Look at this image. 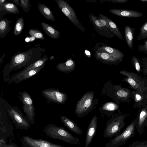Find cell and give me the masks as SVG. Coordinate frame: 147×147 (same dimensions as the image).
Returning <instances> with one entry per match:
<instances>
[{
    "mask_svg": "<svg viewBox=\"0 0 147 147\" xmlns=\"http://www.w3.org/2000/svg\"><path fill=\"white\" fill-rule=\"evenodd\" d=\"M40 24L45 32L50 37L54 39L60 37V33L58 30L44 22H41Z\"/></svg>",
    "mask_w": 147,
    "mask_h": 147,
    "instance_id": "603a6c76",
    "label": "cell"
},
{
    "mask_svg": "<svg viewBox=\"0 0 147 147\" xmlns=\"http://www.w3.org/2000/svg\"><path fill=\"white\" fill-rule=\"evenodd\" d=\"M76 63L71 58L67 59L65 62L59 63L56 66L57 70L60 72L69 73L75 69Z\"/></svg>",
    "mask_w": 147,
    "mask_h": 147,
    "instance_id": "d6986e66",
    "label": "cell"
},
{
    "mask_svg": "<svg viewBox=\"0 0 147 147\" xmlns=\"http://www.w3.org/2000/svg\"><path fill=\"white\" fill-rule=\"evenodd\" d=\"M89 18L95 30L100 35L110 38L115 37L108 24L104 20L91 14H89Z\"/></svg>",
    "mask_w": 147,
    "mask_h": 147,
    "instance_id": "9c48e42d",
    "label": "cell"
},
{
    "mask_svg": "<svg viewBox=\"0 0 147 147\" xmlns=\"http://www.w3.org/2000/svg\"><path fill=\"white\" fill-rule=\"evenodd\" d=\"M129 115L113 114L107 122L103 136L105 138H110L119 134L125 125L124 120Z\"/></svg>",
    "mask_w": 147,
    "mask_h": 147,
    "instance_id": "5b68a950",
    "label": "cell"
},
{
    "mask_svg": "<svg viewBox=\"0 0 147 147\" xmlns=\"http://www.w3.org/2000/svg\"><path fill=\"white\" fill-rule=\"evenodd\" d=\"M12 21L6 18H0V38H3L10 31V24Z\"/></svg>",
    "mask_w": 147,
    "mask_h": 147,
    "instance_id": "4316f807",
    "label": "cell"
},
{
    "mask_svg": "<svg viewBox=\"0 0 147 147\" xmlns=\"http://www.w3.org/2000/svg\"><path fill=\"white\" fill-rule=\"evenodd\" d=\"M18 98L23 103L22 107L26 117L31 124L35 123V109L30 95L25 91L19 93Z\"/></svg>",
    "mask_w": 147,
    "mask_h": 147,
    "instance_id": "8992f818",
    "label": "cell"
},
{
    "mask_svg": "<svg viewBox=\"0 0 147 147\" xmlns=\"http://www.w3.org/2000/svg\"><path fill=\"white\" fill-rule=\"evenodd\" d=\"M15 4L17 5H19L20 7H21L22 6L20 4V2H19L20 0H11Z\"/></svg>",
    "mask_w": 147,
    "mask_h": 147,
    "instance_id": "60d3db41",
    "label": "cell"
},
{
    "mask_svg": "<svg viewBox=\"0 0 147 147\" xmlns=\"http://www.w3.org/2000/svg\"><path fill=\"white\" fill-rule=\"evenodd\" d=\"M0 147H19L16 144L13 143L6 144L5 140L1 139L0 140Z\"/></svg>",
    "mask_w": 147,
    "mask_h": 147,
    "instance_id": "74e56055",
    "label": "cell"
},
{
    "mask_svg": "<svg viewBox=\"0 0 147 147\" xmlns=\"http://www.w3.org/2000/svg\"><path fill=\"white\" fill-rule=\"evenodd\" d=\"M128 0H107L106 1H109L113 3H125L127 2Z\"/></svg>",
    "mask_w": 147,
    "mask_h": 147,
    "instance_id": "ab89813d",
    "label": "cell"
},
{
    "mask_svg": "<svg viewBox=\"0 0 147 147\" xmlns=\"http://www.w3.org/2000/svg\"><path fill=\"white\" fill-rule=\"evenodd\" d=\"M41 94L47 103L52 102L63 104L65 103L68 99L67 94L60 91L57 88L45 89L42 91Z\"/></svg>",
    "mask_w": 147,
    "mask_h": 147,
    "instance_id": "ba28073f",
    "label": "cell"
},
{
    "mask_svg": "<svg viewBox=\"0 0 147 147\" xmlns=\"http://www.w3.org/2000/svg\"><path fill=\"white\" fill-rule=\"evenodd\" d=\"M45 51L40 44H36L26 51L15 53L11 58L10 62L4 67L2 76L4 82L10 80L9 75L11 71L30 65L42 57Z\"/></svg>",
    "mask_w": 147,
    "mask_h": 147,
    "instance_id": "6da1fadb",
    "label": "cell"
},
{
    "mask_svg": "<svg viewBox=\"0 0 147 147\" xmlns=\"http://www.w3.org/2000/svg\"><path fill=\"white\" fill-rule=\"evenodd\" d=\"M95 50L102 51L119 58H123L124 56V54L118 49L105 45L98 46Z\"/></svg>",
    "mask_w": 147,
    "mask_h": 147,
    "instance_id": "484cf974",
    "label": "cell"
},
{
    "mask_svg": "<svg viewBox=\"0 0 147 147\" xmlns=\"http://www.w3.org/2000/svg\"><path fill=\"white\" fill-rule=\"evenodd\" d=\"M135 147H147V145H141Z\"/></svg>",
    "mask_w": 147,
    "mask_h": 147,
    "instance_id": "ee69618b",
    "label": "cell"
},
{
    "mask_svg": "<svg viewBox=\"0 0 147 147\" xmlns=\"http://www.w3.org/2000/svg\"><path fill=\"white\" fill-rule=\"evenodd\" d=\"M24 20L21 17L16 20L13 29V34L16 36L19 35L22 31L24 26Z\"/></svg>",
    "mask_w": 147,
    "mask_h": 147,
    "instance_id": "f1b7e54d",
    "label": "cell"
},
{
    "mask_svg": "<svg viewBox=\"0 0 147 147\" xmlns=\"http://www.w3.org/2000/svg\"><path fill=\"white\" fill-rule=\"evenodd\" d=\"M99 17L104 20L107 22L111 30L113 33L115 35L120 39L124 40V39L117 25L111 20L107 16L101 13H100L99 14Z\"/></svg>",
    "mask_w": 147,
    "mask_h": 147,
    "instance_id": "7402d4cb",
    "label": "cell"
},
{
    "mask_svg": "<svg viewBox=\"0 0 147 147\" xmlns=\"http://www.w3.org/2000/svg\"><path fill=\"white\" fill-rule=\"evenodd\" d=\"M140 1L143 3H147V0H140Z\"/></svg>",
    "mask_w": 147,
    "mask_h": 147,
    "instance_id": "f6af8a7d",
    "label": "cell"
},
{
    "mask_svg": "<svg viewBox=\"0 0 147 147\" xmlns=\"http://www.w3.org/2000/svg\"><path fill=\"white\" fill-rule=\"evenodd\" d=\"M97 125L98 118L96 115H95L90 121L87 129L85 147H88L91 142L96 134Z\"/></svg>",
    "mask_w": 147,
    "mask_h": 147,
    "instance_id": "2e32d148",
    "label": "cell"
},
{
    "mask_svg": "<svg viewBox=\"0 0 147 147\" xmlns=\"http://www.w3.org/2000/svg\"><path fill=\"white\" fill-rule=\"evenodd\" d=\"M138 50L140 52H143L147 54V40L144 42V44L139 45L138 47Z\"/></svg>",
    "mask_w": 147,
    "mask_h": 147,
    "instance_id": "8d00e7d4",
    "label": "cell"
},
{
    "mask_svg": "<svg viewBox=\"0 0 147 147\" xmlns=\"http://www.w3.org/2000/svg\"><path fill=\"white\" fill-rule=\"evenodd\" d=\"M141 59L143 65L142 70L143 75L145 76L147 75V57H143Z\"/></svg>",
    "mask_w": 147,
    "mask_h": 147,
    "instance_id": "d590c367",
    "label": "cell"
},
{
    "mask_svg": "<svg viewBox=\"0 0 147 147\" xmlns=\"http://www.w3.org/2000/svg\"><path fill=\"white\" fill-rule=\"evenodd\" d=\"M48 59L46 55H44L40 59L34 62L30 65L25 67L22 70L20 71L11 76L10 80L7 84H9L12 83V81L23 74L33 69L38 67L45 63Z\"/></svg>",
    "mask_w": 147,
    "mask_h": 147,
    "instance_id": "9a60e30c",
    "label": "cell"
},
{
    "mask_svg": "<svg viewBox=\"0 0 147 147\" xmlns=\"http://www.w3.org/2000/svg\"><path fill=\"white\" fill-rule=\"evenodd\" d=\"M59 8L69 20L80 30L84 32V28L78 20L75 11L67 2L64 0H55Z\"/></svg>",
    "mask_w": 147,
    "mask_h": 147,
    "instance_id": "30bf717a",
    "label": "cell"
},
{
    "mask_svg": "<svg viewBox=\"0 0 147 147\" xmlns=\"http://www.w3.org/2000/svg\"><path fill=\"white\" fill-rule=\"evenodd\" d=\"M119 106L112 102L106 103L102 107V110L109 111H114L118 109Z\"/></svg>",
    "mask_w": 147,
    "mask_h": 147,
    "instance_id": "836d02e7",
    "label": "cell"
},
{
    "mask_svg": "<svg viewBox=\"0 0 147 147\" xmlns=\"http://www.w3.org/2000/svg\"><path fill=\"white\" fill-rule=\"evenodd\" d=\"M43 132L47 136L53 139L74 145H80L81 143L77 137H74L64 128L54 124L47 125L43 129Z\"/></svg>",
    "mask_w": 147,
    "mask_h": 147,
    "instance_id": "3957f363",
    "label": "cell"
},
{
    "mask_svg": "<svg viewBox=\"0 0 147 147\" xmlns=\"http://www.w3.org/2000/svg\"><path fill=\"white\" fill-rule=\"evenodd\" d=\"M108 11L113 14L122 17L136 18L143 16V13L140 12L127 9H112Z\"/></svg>",
    "mask_w": 147,
    "mask_h": 147,
    "instance_id": "e0dca14e",
    "label": "cell"
},
{
    "mask_svg": "<svg viewBox=\"0 0 147 147\" xmlns=\"http://www.w3.org/2000/svg\"><path fill=\"white\" fill-rule=\"evenodd\" d=\"M5 56V53L3 54L0 59V65L3 61V59Z\"/></svg>",
    "mask_w": 147,
    "mask_h": 147,
    "instance_id": "b9f144b4",
    "label": "cell"
},
{
    "mask_svg": "<svg viewBox=\"0 0 147 147\" xmlns=\"http://www.w3.org/2000/svg\"><path fill=\"white\" fill-rule=\"evenodd\" d=\"M135 121L134 120L125 130L121 134L116 136L114 138L106 144L105 147H117L121 145L130 138L134 134Z\"/></svg>",
    "mask_w": 147,
    "mask_h": 147,
    "instance_id": "8fae6325",
    "label": "cell"
},
{
    "mask_svg": "<svg viewBox=\"0 0 147 147\" xmlns=\"http://www.w3.org/2000/svg\"><path fill=\"white\" fill-rule=\"evenodd\" d=\"M37 5L38 10L46 19L50 21L55 20L52 12L47 6L44 4L41 3H38Z\"/></svg>",
    "mask_w": 147,
    "mask_h": 147,
    "instance_id": "d4e9b609",
    "label": "cell"
},
{
    "mask_svg": "<svg viewBox=\"0 0 147 147\" xmlns=\"http://www.w3.org/2000/svg\"><path fill=\"white\" fill-rule=\"evenodd\" d=\"M135 28L128 25L125 26L124 33L126 42L129 48L132 49L133 47L134 34Z\"/></svg>",
    "mask_w": 147,
    "mask_h": 147,
    "instance_id": "cb8c5ba5",
    "label": "cell"
},
{
    "mask_svg": "<svg viewBox=\"0 0 147 147\" xmlns=\"http://www.w3.org/2000/svg\"><path fill=\"white\" fill-rule=\"evenodd\" d=\"M146 99V98L144 93L139 92L135 91L133 99L134 104L133 107L140 110L141 108L143 103Z\"/></svg>",
    "mask_w": 147,
    "mask_h": 147,
    "instance_id": "83f0119b",
    "label": "cell"
},
{
    "mask_svg": "<svg viewBox=\"0 0 147 147\" xmlns=\"http://www.w3.org/2000/svg\"><path fill=\"white\" fill-rule=\"evenodd\" d=\"M95 50L94 57L96 59L104 64L117 65L123 61V58L116 57L102 51Z\"/></svg>",
    "mask_w": 147,
    "mask_h": 147,
    "instance_id": "5bb4252c",
    "label": "cell"
},
{
    "mask_svg": "<svg viewBox=\"0 0 147 147\" xmlns=\"http://www.w3.org/2000/svg\"><path fill=\"white\" fill-rule=\"evenodd\" d=\"M20 141L22 147H70L62 146L44 140L34 139L27 136H23Z\"/></svg>",
    "mask_w": 147,
    "mask_h": 147,
    "instance_id": "7c38bea8",
    "label": "cell"
},
{
    "mask_svg": "<svg viewBox=\"0 0 147 147\" xmlns=\"http://www.w3.org/2000/svg\"><path fill=\"white\" fill-rule=\"evenodd\" d=\"M121 85H115L114 88V98L116 102L129 103L134 99L135 90L132 91L129 89L121 87Z\"/></svg>",
    "mask_w": 147,
    "mask_h": 147,
    "instance_id": "4fadbf2b",
    "label": "cell"
},
{
    "mask_svg": "<svg viewBox=\"0 0 147 147\" xmlns=\"http://www.w3.org/2000/svg\"><path fill=\"white\" fill-rule=\"evenodd\" d=\"M20 1L23 10L25 12H28L30 9V7L31 6L30 4V0H20Z\"/></svg>",
    "mask_w": 147,
    "mask_h": 147,
    "instance_id": "e575fe53",
    "label": "cell"
},
{
    "mask_svg": "<svg viewBox=\"0 0 147 147\" xmlns=\"http://www.w3.org/2000/svg\"><path fill=\"white\" fill-rule=\"evenodd\" d=\"M0 105L3 107L12 123L17 128L27 130L30 128L31 124L16 105L12 106L1 97Z\"/></svg>",
    "mask_w": 147,
    "mask_h": 147,
    "instance_id": "7a4b0ae2",
    "label": "cell"
},
{
    "mask_svg": "<svg viewBox=\"0 0 147 147\" xmlns=\"http://www.w3.org/2000/svg\"><path fill=\"white\" fill-rule=\"evenodd\" d=\"M30 35L35 38L39 40H44L45 38L42 33L39 30L36 29H31L28 31Z\"/></svg>",
    "mask_w": 147,
    "mask_h": 147,
    "instance_id": "1f68e13d",
    "label": "cell"
},
{
    "mask_svg": "<svg viewBox=\"0 0 147 147\" xmlns=\"http://www.w3.org/2000/svg\"><path fill=\"white\" fill-rule=\"evenodd\" d=\"M131 62L133 67L137 73L139 74L142 71L143 68L142 62L136 56H133L131 59Z\"/></svg>",
    "mask_w": 147,
    "mask_h": 147,
    "instance_id": "f546056e",
    "label": "cell"
},
{
    "mask_svg": "<svg viewBox=\"0 0 147 147\" xmlns=\"http://www.w3.org/2000/svg\"><path fill=\"white\" fill-rule=\"evenodd\" d=\"M145 96H146V98L147 99V91H146L144 93Z\"/></svg>",
    "mask_w": 147,
    "mask_h": 147,
    "instance_id": "bcb514c9",
    "label": "cell"
},
{
    "mask_svg": "<svg viewBox=\"0 0 147 147\" xmlns=\"http://www.w3.org/2000/svg\"><path fill=\"white\" fill-rule=\"evenodd\" d=\"M60 119L62 122L71 131L77 135L82 134V131L81 129L73 121L64 116H61Z\"/></svg>",
    "mask_w": 147,
    "mask_h": 147,
    "instance_id": "ffe728a7",
    "label": "cell"
},
{
    "mask_svg": "<svg viewBox=\"0 0 147 147\" xmlns=\"http://www.w3.org/2000/svg\"><path fill=\"white\" fill-rule=\"evenodd\" d=\"M45 63L44 64L40 67L30 70L23 74L13 80L12 83L14 82L16 84H18L22 81L28 79L36 75L44 67Z\"/></svg>",
    "mask_w": 147,
    "mask_h": 147,
    "instance_id": "44dd1931",
    "label": "cell"
},
{
    "mask_svg": "<svg viewBox=\"0 0 147 147\" xmlns=\"http://www.w3.org/2000/svg\"><path fill=\"white\" fill-rule=\"evenodd\" d=\"M5 0H0V11H5L4 7V4L7 1Z\"/></svg>",
    "mask_w": 147,
    "mask_h": 147,
    "instance_id": "f35d334b",
    "label": "cell"
},
{
    "mask_svg": "<svg viewBox=\"0 0 147 147\" xmlns=\"http://www.w3.org/2000/svg\"><path fill=\"white\" fill-rule=\"evenodd\" d=\"M94 93L93 91L86 92L77 102L75 111L77 116L82 117L89 113L93 105Z\"/></svg>",
    "mask_w": 147,
    "mask_h": 147,
    "instance_id": "52a82bcc",
    "label": "cell"
},
{
    "mask_svg": "<svg viewBox=\"0 0 147 147\" xmlns=\"http://www.w3.org/2000/svg\"><path fill=\"white\" fill-rule=\"evenodd\" d=\"M119 73L126 77L122 81L127 83L129 87L138 92L144 93L147 91V78L142 76L139 74L134 72L128 71L124 69Z\"/></svg>",
    "mask_w": 147,
    "mask_h": 147,
    "instance_id": "277c9868",
    "label": "cell"
},
{
    "mask_svg": "<svg viewBox=\"0 0 147 147\" xmlns=\"http://www.w3.org/2000/svg\"><path fill=\"white\" fill-rule=\"evenodd\" d=\"M85 53L86 55L89 57H91V54L90 52L88 50H86L85 51Z\"/></svg>",
    "mask_w": 147,
    "mask_h": 147,
    "instance_id": "7bdbcfd3",
    "label": "cell"
},
{
    "mask_svg": "<svg viewBox=\"0 0 147 147\" xmlns=\"http://www.w3.org/2000/svg\"><path fill=\"white\" fill-rule=\"evenodd\" d=\"M147 38V22H145L141 27L137 40H144Z\"/></svg>",
    "mask_w": 147,
    "mask_h": 147,
    "instance_id": "d6a6232c",
    "label": "cell"
},
{
    "mask_svg": "<svg viewBox=\"0 0 147 147\" xmlns=\"http://www.w3.org/2000/svg\"><path fill=\"white\" fill-rule=\"evenodd\" d=\"M9 1L4 4V7L5 11L13 14H17L19 13V11L17 7L14 4L9 3Z\"/></svg>",
    "mask_w": 147,
    "mask_h": 147,
    "instance_id": "4dcf8cb0",
    "label": "cell"
},
{
    "mask_svg": "<svg viewBox=\"0 0 147 147\" xmlns=\"http://www.w3.org/2000/svg\"><path fill=\"white\" fill-rule=\"evenodd\" d=\"M138 127L147 125V99L143 103L141 108L138 111L137 118L134 120Z\"/></svg>",
    "mask_w": 147,
    "mask_h": 147,
    "instance_id": "ac0fdd59",
    "label": "cell"
}]
</instances>
